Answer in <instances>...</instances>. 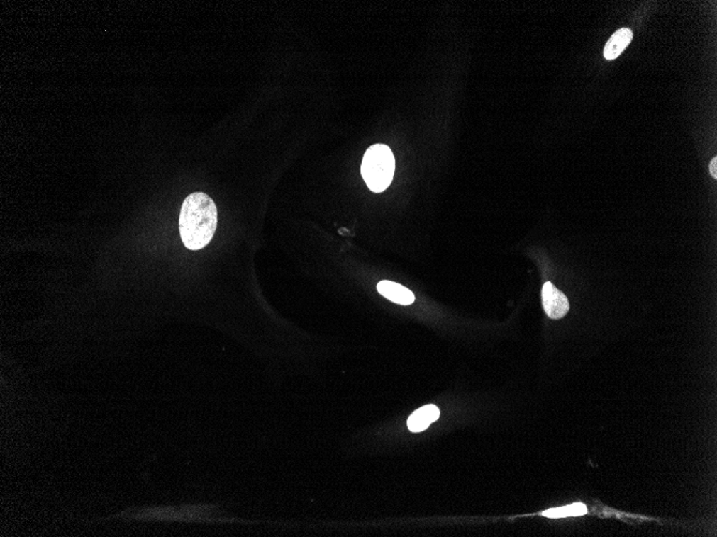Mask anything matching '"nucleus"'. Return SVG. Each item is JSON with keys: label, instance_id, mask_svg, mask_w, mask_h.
<instances>
[{"label": "nucleus", "instance_id": "nucleus-1", "mask_svg": "<svg viewBox=\"0 0 717 537\" xmlns=\"http://www.w3.org/2000/svg\"><path fill=\"white\" fill-rule=\"evenodd\" d=\"M217 208L204 192L190 194L182 205L179 234L189 250H200L210 244L217 229Z\"/></svg>", "mask_w": 717, "mask_h": 537}, {"label": "nucleus", "instance_id": "nucleus-2", "mask_svg": "<svg viewBox=\"0 0 717 537\" xmlns=\"http://www.w3.org/2000/svg\"><path fill=\"white\" fill-rule=\"evenodd\" d=\"M394 171V157L389 146L376 144L365 152L361 175L372 191L376 193L384 191L392 181Z\"/></svg>", "mask_w": 717, "mask_h": 537}, {"label": "nucleus", "instance_id": "nucleus-3", "mask_svg": "<svg viewBox=\"0 0 717 537\" xmlns=\"http://www.w3.org/2000/svg\"><path fill=\"white\" fill-rule=\"evenodd\" d=\"M543 305L548 317L553 320H560L565 317L569 311V302L565 294L562 293L551 282L543 284Z\"/></svg>", "mask_w": 717, "mask_h": 537}, {"label": "nucleus", "instance_id": "nucleus-4", "mask_svg": "<svg viewBox=\"0 0 717 537\" xmlns=\"http://www.w3.org/2000/svg\"><path fill=\"white\" fill-rule=\"evenodd\" d=\"M377 291L380 295L395 304L408 306L415 302V295L408 288L396 282L382 280L377 284Z\"/></svg>", "mask_w": 717, "mask_h": 537}, {"label": "nucleus", "instance_id": "nucleus-5", "mask_svg": "<svg viewBox=\"0 0 717 537\" xmlns=\"http://www.w3.org/2000/svg\"><path fill=\"white\" fill-rule=\"evenodd\" d=\"M440 411L436 405H428L413 412L407 421V427L411 432H422L430 427V424L440 419Z\"/></svg>", "mask_w": 717, "mask_h": 537}, {"label": "nucleus", "instance_id": "nucleus-6", "mask_svg": "<svg viewBox=\"0 0 717 537\" xmlns=\"http://www.w3.org/2000/svg\"><path fill=\"white\" fill-rule=\"evenodd\" d=\"M633 31L628 28H621L612 35L604 50L606 60H613L623 53L633 40Z\"/></svg>", "mask_w": 717, "mask_h": 537}, {"label": "nucleus", "instance_id": "nucleus-7", "mask_svg": "<svg viewBox=\"0 0 717 537\" xmlns=\"http://www.w3.org/2000/svg\"><path fill=\"white\" fill-rule=\"evenodd\" d=\"M587 505L583 503H574V504L567 505V507L548 509V511H543L541 516L556 519V518L578 517V516L587 515Z\"/></svg>", "mask_w": 717, "mask_h": 537}, {"label": "nucleus", "instance_id": "nucleus-8", "mask_svg": "<svg viewBox=\"0 0 717 537\" xmlns=\"http://www.w3.org/2000/svg\"><path fill=\"white\" fill-rule=\"evenodd\" d=\"M710 173L713 179H717V158H713L710 163Z\"/></svg>", "mask_w": 717, "mask_h": 537}]
</instances>
